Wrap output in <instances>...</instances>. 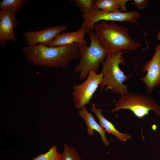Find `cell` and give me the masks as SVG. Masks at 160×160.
<instances>
[{
    "label": "cell",
    "instance_id": "6da1fadb",
    "mask_svg": "<svg viewBox=\"0 0 160 160\" xmlns=\"http://www.w3.org/2000/svg\"><path fill=\"white\" fill-rule=\"evenodd\" d=\"M26 59L37 66L49 68H66L73 60L79 59V44L75 43L50 47L39 44L22 47Z\"/></svg>",
    "mask_w": 160,
    "mask_h": 160
},
{
    "label": "cell",
    "instance_id": "7a4b0ae2",
    "mask_svg": "<svg viewBox=\"0 0 160 160\" xmlns=\"http://www.w3.org/2000/svg\"><path fill=\"white\" fill-rule=\"evenodd\" d=\"M93 30L109 55H116L124 50H135L142 46L132 38L126 27L114 22H99L95 24Z\"/></svg>",
    "mask_w": 160,
    "mask_h": 160
},
{
    "label": "cell",
    "instance_id": "3957f363",
    "mask_svg": "<svg viewBox=\"0 0 160 160\" xmlns=\"http://www.w3.org/2000/svg\"><path fill=\"white\" fill-rule=\"evenodd\" d=\"M90 41L89 46L87 42L79 46V61L74 67L73 71L79 73L80 80L85 79L90 71L97 73L100 67L105 60L108 53L100 44L93 30L89 33Z\"/></svg>",
    "mask_w": 160,
    "mask_h": 160
},
{
    "label": "cell",
    "instance_id": "277c9868",
    "mask_svg": "<svg viewBox=\"0 0 160 160\" xmlns=\"http://www.w3.org/2000/svg\"><path fill=\"white\" fill-rule=\"evenodd\" d=\"M124 52L114 55H108L101 64L103 74L101 89L109 90L113 93L121 96L129 93L127 86L124 84L129 80L132 75H125L120 69V64L125 65V60L122 56Z\"/></svg>",
    "mask_w": 160,
    "mask_h": 160
},
{
    "label": "cell",
    "instance_id": "5b68a950",
    "mask_svg": "<svg viewBox=\"0 0 160 160\" xmlns=\"http://www.w3.org/2000/svg\"><path fill=\"white\" fill-rule=\"evenodd\" d=\"M128 109L139 119L148 114L151 111L160 116V107L152 97L149 95L136 93H129L121 96L111 111L113 113L120 110Z\"/></svg>",
    "mask_w": 160,
    "mask_h": 160
},
{
    "label": "cell",
    "instance_id": "8992f818",
    "mask_svg": "<svg viewBox=\"0 0 160 160\" xmlns=\"http://www.w3.org/2000/svg\"><path fill=\"white\" fill-rule=\"evenodd\" d=\"M103 74L90 71L86 79L79 84L72 87V94L73 105L79 110L88 104L92 99L102 80Z\"/></svg>",
    "mask_w": 160,
    "mask_h": 160
},
{
    "label": "cell",
    "instance_id": "52a82bcc",
    "mask_svg": "<svg viewBox=\"0 0 160 160\" xmlns=\"http://www.w3.org/2000/svg\"><path fill=\"white\" fill-rule=\"evenodd\" d=\"M140 16V13L136 10L127 12H117L107 13L94 8L83 18L84 20L81 24V28L84 29L86 33H89L90 31L93 30L95 24L101 21L127 22L134 23H136L137 20Z\"/></svg>",
    "mask_w": 160,
    "mask_h": 160
},
{
    "label": "cell",
    "instance_id": "ba28073f",
    "mask_svg": "<svg viewBox=\"0 0 160 160\" xmlns=\"http://www.w3.org/2000/svg\"><path fill=\"white\" fill-rule=\"evenodd\" d=\"M143 70L146 74L140 80L143 82L145 92L149 95L160 85V43L156 46L153 57L146 63Z\"/></svg>",
    "mask_w": 160,
    "mask_h": 160
},
{
    "label": "cell",
    "instance_id": "9c48e42d",
    "mask_svg": "<svg viewBox=\"0 0 160 160\" xmlns=\"http://www.w3.org/2000/svg\"><path fill=\"white\" fill-rule=\"evenodd\" d=\"M65 24L47 27L39 31H28L23 37L29 46L41 44L49 46L52 41L62 32L67 29Z\"/></svg>",
    "mask_w": 160,
    "mask_h": 160
},
{
    "label": "cell",
    "instance_id": "30bf717a",
    "mask_svg": "<svg viewBox=\"0 0 160 160\" xmlns=\"http://www.w3.org/2000/svg\"><path fill=\"white\" fill-rule=\"evenodd\" d=\"M16 15L7 9H0V44L3 47L5 46L7 41H17L14 31L18 24Z\"/></svg>",
    "mask_w": 160,
    "mask_h": 160
},
{
    "label": "cell",
    "instance_id": "8fae6325",
    "mask_svg": "<svg viewBox=\"0 0 160 160\" xmlns=\"http://www.w3.org/2000/svg\"><path fill=\"white\" fill-rule=\"evenodd\" d=\"M85 32L81 28L76 31L63 33L59 34L48 46L55 47L65 45L76 43L79 46L87 42L84 38Z\"/></svg>",
    "mask_w": 160,
    "mask_h": 160
},
{
    "label": "cell",
    "instance_id": "7c38bea8",
    "mask_svg": "<svg viewBox=\"0 0 160 160\" xmlns=\"http://www.w3.org/2000/svg\"><path fill=\"white\" fill-rule=\"evenodd\" d=\"M79 116L83 119L87 127V132L89 135L93 136L94 131H97L100 135L102 141L106 146L109 144L105 135V130L96 121L92 114L88 111L85 106L82 107L78 112Z\"/></svg>",
    "mask_w": 160,
    "mask_h": 160
},
{
    "label": "cell",
    "instance_id": "4fadbf2b",
    "mask_svg": "<svg viewBox=\"0 0 160 160\" xmlns=\"http://www.w3.org/2000/svg\"><path fill=\"white\" fill-rule=\"evenodd\" d=\"M91 110L97 117L99 124L106 132L112 134L119 140L124 142H126L128 139H131L129 135L120 132L117 129L113 123L103 116L102 110L97 108L95 104H92Z\"/></svg>",
    "mask_w": 160,
    "mask_h": 160
},
{
    "label": "cell",
    "instance_id": "5bb4252c",
    "mask_svg": "<svg viewBox=\"0 0 160 160\" xmlns=\"http://www.w3.org/2000/svg\"><path fill=\"white\" fill-rule=\"evenodd\" d=\"M128 0H96L94 8L107 13L127 12L126 4Z\"/></svg>",
    "mask_w": 160,
    "mask_h": 160
},
{
    "label": "cell",
    "instance_id": "9a60e30c",
    "mask_svg": "<svg viewBox=\"0 0 160 160\" xmlns=\"http://www.w3.org/2000/svg\"><path fill=\"white\" fill-rule=\"evenodd\" d=\"M28 0H3L0 2V8L8 9L9 11L16 14L23 8Z\"/></svg>",
    "mask_w": 160,
    "mask_h": 160
},
{
    "label": "cell",
    "instance_id": "2e32d148",
    "mask_svg": "<svg viewBox=\"0 0 160 160\" xmlns=\"http://www.w3.org/2000/svg\"><path fill=\"white\" fill-rule=\"evenodd\" d=\"M96 0H71V3L78 8L82 13L84 18L94 8Z\"/></svg>",
    "mask_w": 160,
    "mask_h": 160
},
{
    "label": "cell",
    "instance_id": "e0dca14e",
    "mask_svg": "<svg viewBox=\"0 0 160 160\" xmlns=\"http://www.w3.org/2000/svg\"><path fill=\"white\" fill-rule=\"evenodd\" d=\"M62 154L58 151L57 145H52L44 153L40 154L31 160H61Z\"/></svg>",
    "mask_w": 160,
    "mask_h": 160
},
{
    "label": "cell",
    "instance_id": "ac0fdd59",
    "mask_svg": "<svg viewBox=\"0 0 160 160\" xmlns=\"http://www.w3.org/2000/svg\"><path fill=\"white\" fill-rule=\"evenodd\" d=\"M61 160H83L80 155L73 147L65 143Z\"/></svg>",
    "mask_w": 160,
    "mask_h": 160
},
{
    "label": "cell",
    "instance_id": "d6986e66",
    "mask_svg": "<svg viewBox=\"0 0 160 160\" xmlns=\"http://www.w3.org/2000/svg\"><path fill=\"white\" fill-rule=\"evenodd\" d=\"M149 1V0H134L133 4L137 9L143 10L147 7Z\"/></svg>",
    "mask_w": 160,
    "mask_h": 160
},
{
    "label": "cell",
    "instance_id": "ffe728a7",
    "mask_svg": "<svg viewBox=\"0 0 160 160\" xmlns=\"http://www.w3.org/2000/svg\"><path fill=\"white\" fill-rule=\"evenodd\" d=\"M158 39L160 41V30L158 31L157 35Z\"/></svg>",
    "mask_w": 160,
    "mask_h": 160
},
{
    "label": "cell",
    "instance_id": "44dd1931",
    "mask_svg": "<svg viewBox=\"0 0 160 160\" xmlns=\"http://www.w3.org/2000/svg\"><path fill=\"white\" fill-rule=\"evenodd\" d=\"M157 128V126L155 125H153L152 127V129L154 131L156 130Z\"/></svg>",
    "mask_w": 160,
    "mask_h": 160
}]
</instances>
